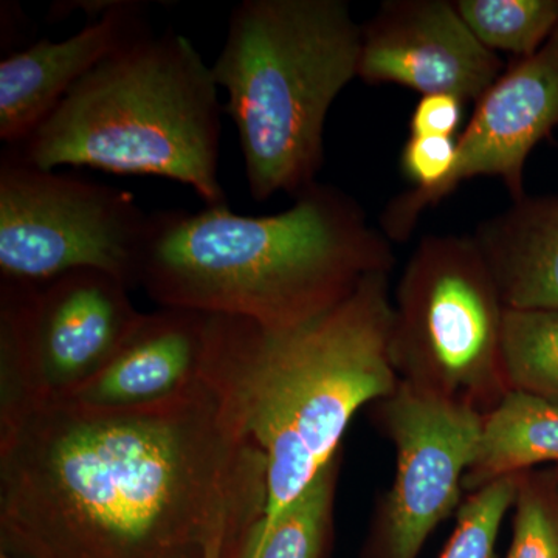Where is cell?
Listing matches in <instances>:
<instances>
[{"label": "cell", "instance_id": "cell-1", "mask_svg": "<svg viewBox=\"0 0 558 558\" xmlns=\"http://www.w3.org/2000/svg\"><path fill=\"white\" fill-rule=\"evenodd\" d=\"M267 464L208 381L137 410L0 416V546L20 558H205L244 549ZM242 553V550H241Z\"/></svg>", "mask_w": 558, "mask_h": 558}, {"label": "cell", "instance_id": "cell-2", "mask_svg": "<svg viewBox=\"0 0 558 558\" xmlns=\"http://www.w3.org/2000/svg\"><path fill=\"white\" fill-rule=\"evenodd\" d=\"M388 277L371 275L332 310L293 328L215 315L205 379L266 458V510L255 532L267 531L339 457L355 413L398 388Z\"/></svg>", "mask_w": 558, "mask_h": 558}, {"label": "cell", "instance_id": "cell-3", "mask_svg": "<svg viewBox=\"0 0 558 558\" xmlns=\"http://www.w3.org/2000/svg\"><path fill=\"white\" fill-rule=\"evenodd\" d=\"M395 263L357 201L317 182L278 215H238L229 204L153 213L138 288L161 307L288 329Z\"/></svg>", "mask_w": 558, "mask_h": 558}, {"label": "cell", "instance_id": "cell-4", "mask_svg": "<svg viewBox=\"0 0 558 558\" xmlns=\"http://www.w3.org/2000/svg\"><path fill=\"white\" fill-rule=\"evenodd\" d=\"M222 110L211 65L170 28L106 58L27 142L9 149L43 170L174 180L216 207L227 204L219 179Z\"/></svg>", "mask_w": 558, "mask_h": 558}, {"label": "cell", "instance_id": "cell-5", "mask_svg": "<svg viewBox=\"0 0 558 558\" xmlns=\"http://www.w3.org/2000/svg\"><path fill=\"white\" fill-rule=\"evenodd\" d=\"M362 25L344 0H244L211 65L240 137L250 194L300 196L325 161V124L357 78Z\"/></svg>", "mask_w": 558, "mask_h": 558}, {"label": "cell", "instance_id": "cell-6", "mask_svg": "<svg viewBox=\"0 0 558 558\" xmlns=\"http://www.w3.org/2000/svg\"><path fill=\"white\" fill-rule=\"evenodd\" d=\"M508 307L472 236H425L392 304L389 355L400 381L486 416L509 395Z\"/></svg>", "mask_w": 558, "mask_h": 558}, {"label": "cell", "instance_id": "cell-7", "mask_svg": "<svg viewBox=\"0 0 558 558\" xmlns=\"http://www.w3.org/2000/svg\"><path fill=\"white\" fill-rule=\"evenodd\" d=\"M105 271L39 284L0 278V416L60 402L94 379L143 314Z\"/></svg>", "mask_w": 558, "mask_h": 558}, {"label": "cell", "instance_id": "cell-8", "mask_svg": "<svg viewBox=\"0 0 558 558\" xmlns=\"http://www.w3.org/2000/svg\"><path fill=\"white\" fill-rule=\"evenodd\" d=\"M149 215L130 191L0 157V278L39 284L94 269L138 288Z\"/></svg>", "mask_w": 558, "mask_h": 558}, {"label": "cell", "instance_id": "cell-9", "mask_svg": "<svg viewBox=\"0 0 558 558\" xmlns=\"http://www.w3.org/2000/svg\"><path fill=\"white\" fill-rule=\"evenodd\" d=\"M381 405L398 465L362 558H417L440 521L457 508L484 414L405 381Z\"/></svg>", "mask_w": 558, "mask_h": 558}, {"label": "cell", "instance_id": "cell-10", "mask_svg": "<svg viewBox=\"0 0 558 558\" xmlns=\"http://www.w3.org/2000/svg\"><path fill=\"white\" fill-rule=\"evenodd\" d=\"M558 126V27L542 49L517 58L475 102L457 138L458 159L436 189L410 190L381 213V233L389 241L410 240L422 213L450 196L465 180L501 179L513 201L524 193V167L532 149Z\"/></svg>", "mask_w": 558, "mask_h": 558}, {"label": "cell", "instance_id": "cell-11", "mask_svg": "<svg viewBox=\"0 0 558 558\" xmlns=\"http://www.w3.org/2000/svg\"><path fill=\"white\" fill-rule=\"evenodd\" d=\"M505 72L447 0H387L362 25L357 78L476 102Z\"/></svg>", "mask_w": 558, "mask_h": 558}, {"label": "cell", "instance_id": "cell-12", "mask_svg": "<svg viewBox=\"0 0 558 558\" xmlns=\"http://www.w3.org/2000/svg\"><path fill=\"white\" fill-rule=\"evenodd\" d=\"M153 35L148 3L116 0L62 40L40 39L0 61V138L17 148L106 58Z\"/></svg>", "mask_w": 558, "mask_h": 558}, {"label": "cell", "instance_id": "cell-13", "mask_svg": "<svg viewBox=\"0 0 558 558\" xmlns=\"http://www.w3.org/2000/svg\"><path fill=\"white\" fill-rule=\"evenodd\" d=\"M213 322L215 315L171 307L143 314L108 365L60 402L137 410L185 395L207 381Z\"/></svg>", "mask_w": 558, "mask_h": 558}, {"label": "cell", "instance_id": "cell-14", "mask_svg": "<svg viewBox=\"0 0 558 558\" xmlns=\"http://www.w3.org/2000/svg\"><path fill=\"white\" fill-rule=\"evenodd\" d=\"M508 310L558 311V196H524L473 234Z\"/></svg>", "mask_w": 558, "mask_h": 558}, {"label": "cell", "instance_id": "cell-15", "mask_svg": "<svg viewBox=\"0 0 558 558\" xmlns=\"http://www.w3.org/2000/svg\"><path fill=\"white\" fill-rule=\"evenodd\" d=\"M548 462H558V403L510 391L484 416L464 488L475 492L492 481Z\"/></svg>", "mask_w": 558, "mask_h": 558}, {"label": "cell", "instance_id": "cell-16", "mask_svg": "<svg viewBox=\"0 0 558 558\" xmlns=\"http://www.w3.org/2000/svg\"><path fill=\"white\" fill-rule=\"evenodd\" d=\"M502 366L510 391L558 403V311H506Z\"/></svg>", "mask_w": 558, "mask_h": 558}, {"label": "cell", "instance_id": "cell-17", "mask_svg": "<svg viewBox=\"0 0 558 558\" xmlns=\"http://www.w3.org/2000/svg\"><path fill=\"white\" fill-rule=\"evenodd\" d=\"M462 21L488 50L527 58L558 27V0H458Z\"/></svg>", "mask_w": 558, "mask_h": 558}, {"label": "cell", "instance_id": "cell-18", "mask_svg": "<svg viewBox=\"0 0 558 558\" xmlns=\"http://www.w3.org/2000/svg\"><path fill=\"white\" fill-rule=\"evenodd\" d=\"M506 558H558V475L520 473Z\"/></svg>", "mask_w": 558, "mask_h": 558}, {"label": "cell", "instance_id": "cell-19", "mask_svg": "<svg viewBox=\"0 0 558 558\" xmlns=\"http://www.w3.org/2000/svg\"><path fill=\"white\" fill-rule=\"evenodd\" d=\"M519 475L492 481L470 495L440 558H497L499 527L515 501Z\"/></svg>", "mask_w": 558, "mask_h": 558}, {"label": "cell", "instance_id": "cell-20", "mask_svg": "<svg viewBox=\"0 0 558 558\" xmlns=\"http://www.w3.org/2000/svg\"><path fill=\"white\" fill-rule=\"evenodd\" d=\"M458 142L440 135H410L400 154V168L417 191L436 189L453 171Z\"/></svg>", "mask_w": 558, "mask_h": 558}, {"label": "cell", "instance_id": "cell-21", "mask_svg": "<svg viewBox=\"0 0 558 558\" xmlns=\"http://www.w3.org/2000/svg\"><path fill=\"white\" fill-rule=\"evenodd\" d=\"M464 112V101L449 94L424 95L411 113V135L454 137Z\"/></svg>", "mask_w": 558, "mask_h": 558}, {"label": "cell", "instance_id": "cell-22", "mask_svg": "<svg viewBox=\"0 0 558 558\" xmlns=\"http://www.w3.org/2000/svg\"><path fill=\"white\" fill-rule=\"evenodd\" d=\"M242 546L227 535H220L209 545L205 558H238L240 557Z\"/></svg>", "mask_w": 558, "mask_h": 558}, {"label": "cell", "instance_id": "cell-23", "mask_svg": "<svg viewBox=\"0 0 558 558\" xmlns=\"http://www.w3.org/2000/svg\"><path fill=\"white\" fill-rule=\"evenodd\" d=\"M0 558H20V557L11 556V554L2 553V550H0Z\"/></svg>", "mask_w": 558, "mask_h": 558}]
</instances>
